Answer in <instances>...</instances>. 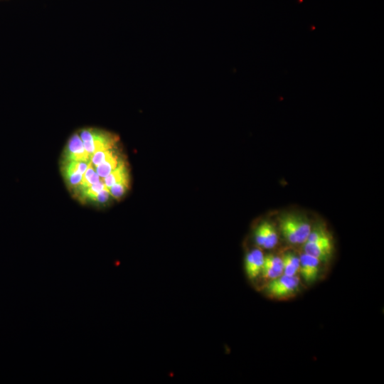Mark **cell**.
Segmentation results:
<instances>
[{"instance_id": "6da1fadb", "label": "cell", "mask_w": 384, "mask_h": 384, "mask_svg": "<svg viewBox=\"0 0 384 384\" xmlns=\"http://www.w3.org/2000/svg\"><path fill=\"white\" fill-rule=\"evenodd\" d=\"M279 223L284 239L293 245H303L311 230L308 218L301 213H284L280 215Z\"/></svg>"}, {"instance_id": "7a4b0ae2", "label": "cell", "mask_w": 384, "mask_h": 384, "mask_svg": "<svg viewBox=\"0 0 384 384\" xmlns=\"http://www.w3.org/2000/svg\"><path fill=\"white\" fill-rule=\"evenodd\" d=\"M78 134L90 156L97 151L114 149L118 142L117 135L102 129L86 128L81 129Z\"/></svg>"}, {"instance_id": "3957f363", "label": "cell", "mask_w": 384, "mask_h": 384, "mask_svg": "<svg viewBox=\"0 0 384 384\" xmlns=\"http://www.w3.org/2000/svg\"><path fill=\"white\" fill-rule=\"evenodd\" d=\"M299 287V277L297 274L289 276L282 274L281 276L270 280L266 286L265 291L274 297H285L294 294Z\"/></svg>"}, {"instance_id": "277c9868", "label": "cell", "mask_w": 384, "mask_h": 384, "mask_svg": "<svg viewBox=\"0 0 384 384\" xmlns=\"http://www.w3.org/2000/svg\"><path fill=\"white\" fill-rule=\"evenodd\" d=\"M91 156L86 151L78 133L69 139L64 152V160L67 161L90 162Z\"/></svg>"}, {"instance_id": "5b68a950", "label": "cell", "mask_w": 384, "mask_h": 384, "mask_svg": "<svg viewBox=\"0 0 384 384\" xmlns=\"http://www.w3.org/2000/svg\"><path fill=\"white\" fill-rule=\"evenodd\" d=\"M257 245L265 249L274 247L278 242L277 232L272 223L269 221L261 223L255 231Z\"/></svg>"}, {"instance_id": "8992f818", "label": "cell", "mask_w": 384, "mask_h": 384, "mask_svg": "<svg viewBox=\"0 0 384 384\" xmlns=\"http://www.w3.org/2000/svg\"><path fill=\"white\" fill-rule=\"evenodd\" d=\"M304 252L312 255L321 262H326L331 255L333 245L330 236L316 241H306Z\"/></svg>"}, {"instance_id": "52a82bcc", "label": "cell", "mask_w": 384, "mask_h": 384, "mask_svg": "<svg viewBox=\"0 0 384 384\" xmlns=\"http://www.w3.org/2000/svg\"><path fill=\"white\" fill-rule=\"evenodd\" d=\"M299 257V272L306 282H314L318 277L321 262L316 257L305 252H303Z\"/></svg>"}, {"instance_id": "ba28073f", "label": "cell", "mask_w": 384, "mask_h": 384, "mask_svg": "<svg viewBox=\"0 0 384 384\" xmlns=\"http://www.w3.org/2000/svg\"><path fill=\"white\" fill-rule=\"evenodd\" d=\"M88 164L89 162L85 161L65 162L63 174L70 186L76 188L80 184Z\"/></svg>"}, {"instance_id": "9c48e42d", "label": "cell", "mask_w": 384, "mask_h": 384, "mask_svg": "<svg viewBox=\"0 0 384 384\" xmlns=\"http://www.w3.org/2000/svg\"><path fill=\"white\" fill-rule=\"evenodd\" d=\"M263 252L259 248L250 251L245 256V270L247 277L252 280L261 273L264 262Z\"/></svg>"}, {"instance_id": "30bf717a", "label": "cell", "mask_w": 384, "mask_h": 384, "mask_svg": "<svg viewBox=\"0 0 384 384\" xmlns=\"http://www.w3.org/2000/svg\"><path fill=\"white\" fill-rule=\"evenodd\" d=\"M260 274L264 278L270 280L281 276L283 274L282 257L274 255L265 256Z\"/></svg>"}, {"instance_id": "8fae6325", "label": "cell", "mask_w": 384, "mask_h": 384, "mask_svg": "<svg viewBox=\"0 0 384 384\" xmlns=\"http://www.w3.org/2000/svg\"><path fill=\"white\" fill-rule=\"evenodd\" d=\"M121 160L114 149L110 153L107 158L100 164L95 167L97 174L101 178L107 176L119 164Z\"/></svg>"}, {"instance_id": "7c38bea8", "label": "cell", "mask_w": 384, "mask_h": 384, "mask_svg": "<svg viewBox=\"0 0 384 384\" xmlns=\"http://www.w3.org/2000/svg\"><path fill=\"white\" fill-rule=\"evenodd\" d=\"M283 274L289 276L297 274L299 269V257L292 252L284 253L282 257Z\"/></svg>"}, {"instance_id": "4fadbf2b", "label": "cell", "mask_w": 384, "mask_h": 384, "mask_svg": "<svg viewBox=\"0 0 384 384\" xmlns=\"http://www.w3.org/2000/svg\"><path fill=\"white\" fill-rule=\"evenodd\" d=\"M129 176L125 164L121 160L118 166L111 171L102 181L107 188H110L124 177Z\"/></svg>"}, {"instance_id": "5bb4252c", "label": "cell", "mask_w": 384, "mask_h": 384, "mask_svg": "<svg viewBox=\"0 0 384 384\" xmlns=\"http://www.w3.org/2000/svg\"><path fill=\"white\" fill-rule=\"evenodd\" d=\"M105 188H106L102 179L96 183L84 189L78 191L80 194V198L82 200L93 201L95 197Z\"/></svg>"}, {"instance_id": "9a60e30c", "label": "cell", "mask_w": 384, "mask_h": 384, "mask_svg": "<svg viewBox=\"0 0 384 384\" xmlns=\"http://www.w3.org/2000/svg\"><path fill=\"white\" fill-rule=\"evenodd\" d=\"M129 176H127L110 188H107L110 196L117 199L122 198L129 188Z\"/></svg>"}, {"instance_id": "2e32d148", "label": "cell", "mask_w": 384, "mask_h": 384, "mask_svg": "<svg viewBox=\"0 0 384 384\" xmlns=\"http://www.w3.org/2000/svg\"><path fill=\"white\" fill-rule=\"evenodd\" d=\"M113 149H114L109 150L97 151L95 152L91 156L90 162L94 167H95L101 162H102Z\"/></svg>"}, {"instance_id": "e0dca14e", "label": "cell", "mask_w": 384, "mask_h": 384, "mask_svg": "<svg viewBox=\"0 0 384 384\" xmlns=\"http://www.w3.org/2000/svg\"><path fill=\"white\" fill-rule=\"evenodd\" d=\"M110 194L108 188L106 187L102 189L93 199L92 201L98 203H105L108 201Z\"/></svg>"}]
</instances>
